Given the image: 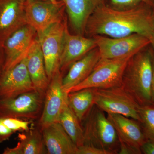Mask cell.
<instances>
[{
    "instance_id": "1",
    "label": "cell",
    "mask_w": 154,
    "mask_h": 154,
    "mask_svg": "<svg viewBox=\"0 0 154 154\" xmlns=\"http://www.w3.org/2000/svg\"><path fill=\"white\" fill-rule=\"evenodd\" d=\"M146 6L119 10L104 4L88 19L85 33L93 37L119 38L134 34L149 38L154 46V17Z\"/></svg>"
},
{
    "instance_id": "2",
    "label": "cell",
    "mask_w": 154,
    "mask_h": 154,
    "mask_svg": "<svg viewBox=\"0 0 154 154\" xmlns=\"http://www.w3.org/2000/svg\"><path fill=\"white\" fill-rule=\"evenodd\" d=\"M153 60L151 54L142 50L130 59L122 86L140 106L152 105Z\"/></svg>"
},
{
    "instance_id": "3",
    "label": "cell",
    "mask_w": 154,
    "mask_h": 154,
    "mask_svg": "<svg viewBox=\"0 0 154 154\" xmlns=\"http://www.w3.org/2000/svg\"><path fill=\"white\" fill-rule=\"evenodd\" d=\"M83 121L84 145L102 149L111 154H118V135L104 111L94 105Z\"/></svg>"
},
{
    "instance_id": "4",
    "label": "cell",
    "mask_w": 154,
    "mask_h": 154,
    "mask_svg": "<svg viewBox=\"0 0 154 154\" xmlns=\"http://www.w3.org/2000/svg\"><path fill=\"white\" fill-rule=\"evenodd\" d=\"M134 54L119 58H100L91 74L82 82L70 89L68 93L85 88H108L121 86L127 64Z\"/></svg>"
},
{
    "instance_id": "5",
    "label": "cell",
    "mask_w": 154,
    "mask_h": 154,
    "mask_svg": "<svg viewBox=\"0 0 154 154\" xmlns=\"http://www.w3.org/2000/svg\"><path fill=\"white\" fill-rule=\"evenodd\" d=\"M94 105L107 113H117L139 122L140 105L122 86L95 88Z\"/></svg>"
},
{
    "instance_id": "6",
    "label": "cell",
    "mask_w": 154,
    "mask_h": 154,
    "mask_svg": "<svg viewBox=\"0 0 154 154\" xmlns=\"http://www.w3.org/2000/svg\"><path fill=\"white\" fill-rule=\"evenodd\" d=\"M45 92L36 90L10 98H0V117L36 120L41 115Z\"/></svg>"
},
{
    "instance_id": "7",
    "label": "cell",
    "mask_w": 154,
    "mask_h": 154,
    "mask_svg": "<svg viewBox=\"0 0 154 154\" xmlns=\"http://www.w3.org/2000/svg\"><path fill=\"white\" fill-rule=\"evenodd\" d=\"M64 11V5L60 0L57 4L48 0H33L26 2L25 19L27 24L33 27L38 35L51 25L63 21L65 17Z\"/></svg>"
},
{
    "instance_id": "8",
    "label": "cell",
    "mask_w": 154,
    "mask_h": 154,
    "mask_svg": "<svg viewBox=\"0 0 154 154\" xmlns=\"http://www.w3.org/2000/svg\"><path fill=\"white\" fill-rule=\"evenodd\" d=\"M93 38L102 59L119 58L136 54L151 44L149 38L137 34L119 38L96 35Z\"/></svg>"
},
{
    "instance_id": "9",
    "label": "cell",
    "mask_w": 154,
    "mask_h": 154,
    "mask_svg": "<svg viewBox=\"0 0 154 154\" xmlns=\"http://www.w3.org/2000/svg\"><path fill=\"white\" fill-rule=\"evenodd\" d=\"M67 25V19L65 17L63 21L54 24L37 35L50 81L57 70L60 68L64 34Z\"/></svg>"
},
{
    "instance_id": "10",
    "label": "cell",
    "mask_w": 154,
    "mask_h": 154,
    "mask_svg": "<svg viewBox=\"0 0 154 154\" xmlns=\"http://www.w3.org/2000/svg\"><path fill=\"white\" fill-rule=\"evenodd\" d=\"M63 77L59 68L50 81L45 92L43 109L38 120V126L41 130L52 123L59 122L61 110L67 102L68 94L63 87Z\"/></svg>"
},
{
    "instance_id": "11",
    "label": "cell",
    "mask_w": 154,
    "mask_h": 154,
    "mask_svg": "<svg viewBox=\"0 0 154 154\" xmlns=\"http://www.w3.org/2000/svg\"><path fill=\"white\" fill-rule=\"evenodd\" d=\"M37 37L35 29L26 24L15 30L6 39L3 45L5 53L3 72L14 67L26 57Z\"/></svg>"
},
{
    "instance_id": "12",
    "label": "cell",
    "mask_w": 154,
    "mask_h": 154,
    "mask_svg": "<svg viewBox=\"0 0 154 154\" xmlns=\"http://www.w3.org/2000/svg\"><path fill=\"white\" fill-rule=\"evenodd\" d=\"M36 90L28 73L26 57L0 75V98H13Z\"/></svg>"
},
{
    "instance_id": "13",
    "label": "cell",
    "mask_w": 154,
    "mask_h": 154,
    "mask_svg": "<svg viewBox=\"0 0 154 154\" xmlns=\"http://www.w3.org/2000/svg\"><path fill=\"white\" fill-rule=\"evenodd\" d=\"M96 47L94 38H86L79 34L72 35L69 31L67 25L64 34L60 62V69L63 75L74 63Z\"/></svg>"
},
{
    "instance_id": "14",
    "label": "cell",
    "mask_w": 154,
    "mask_h": 154,
    "mask_svg": "<svg viewBox=\"0 0 154 154\" xmlns=\"http://www.w3.org/2000/svg\"><path fill=\"white\" fill-rule=\"evenodd\" d=\"M26 0H0V44L15 30L27 24Z\"/></svg>"
},
{
    "instance_id": "15",
    "label": "cell",
    "mask_w": 154,
    "mask_h": 154,
    "mask_svg": "<svg viewBox=\"0 0 154 154\" xmlns=\"http://www.w3.org/2000/svg\"><path fill=\"white\" fill-rule=\"evenodd\" d=\"M107 117L117 132L119 142L131 148L137 154L147 140L139 122L117 113H107Z\"/></svg>"
},
{
    "instance_id": "16",
    "label": "cell",
    "mask_w": 154,
    "mask_h": 154,
    "mask_svg": "<svg viewBox=\"0 0 154 154\" xmlns=\"http://www.w3.org/2000/svg\"><path fill=\"white\" fill-rule=\"evenodd\" d=\"M64 5L72 28L77 34L83 35L91 15L105 0H60Z\"/></svg>"
},
{
    "instance_id": "17",
    "label": "cell",
    "mask_w": 154,
    "mask_h": 154,
    "mask_svg": "<svg viewBox=\"0 0 154 154\" xmlns=\"http://www.w3.org/2000/svg\"><path fill=\"white\" fill-rule=\"evenodd\" d=\"M47 153L49 154H76L78 147L59 122L41 130Z\"/></svg>"
},
{
    "instance_id": "18",
    "label": "cell",
    "mask_w": 154,
    "mask_h": 154,
    "mask_svg": "<svg viewBox=\"0 0 154 154\" xmlns=\"http://www.w3.org/2000/svg\"><path fill=\"white\" fill-rule=\"evenodd\" d=\"M101 58L97 47L89 51L82 58L74 63L63 79V87L66 93L82 82L92 72Z\"/></svg>"
},
{
    "instance_id": "19",
    "label": "cell",
    "mask_w": 154,
    "mask_h": 154,
    "mask_svg": "<svg viewBox=\"0 0 154 154\" xmlns=\"http://www.w3.org/2000/svg\"><path fill=\"white\" fill-rule=\"evenodd\" d=\"M26 58L27 69L33 85L36 90L45 93L50 81L38 37L33 42Z\"/></svg>"
},
{
    "instance_id": "20",
    "label": "cell",
    "mask_w": 154,
    "mask_h": 154,
    "mask_svg": "<svg viewBox=\"0 0 154 154\" xmlns=\"http://www.w3.org/2000/svg\"><path fill=\"white\" fill-rule=\"evenodd\" d=\"M18 138L17 145L13 148H6L3 154L47 153L41 130L38 126L19 133Z\"/></svg>"
},
{
    "instance_id": "21",
    "label": "cell",
    "mask_w": 154,
    "mask_h": 154,
    "mask_svg": "<svg viewBox=\"0 0 154 154\" xmlns=\"http://www.w3.org/2000/svg\"><path fill=\"white\" fill-rule=\"evenodd\" d=\"M95 88H88L68 94L69 107L82 124L94 105Z\"/></svg>"
},
{
    "instance_id": "22",
    "label": "cell",
    "mask_w": 154,
    "mask_h": 154,
    "mask_svg": "<svg viewBox=\"0 0 154 154\" xmlns=\"http://www.w3.org/2000/svg\"><path fill=\"white\" fill-rule=\"evenodd\" d=\"M59 122L78 148L84 146V131L81 122L68 104H65L60 115Z\"/></svg>"
},
{
    "instance_id": "23",
    "label": "cell",
    "mask_w": 154,
    "mask_h": 154,
    "mask_svg": "<svg viewBox=\"0 0 154 154\" xmlns=\"http://www.w3.org/2000/svg\"><path fill=\"white\" fill-rule=\"evenodd\" d=\"M139 114V122L146 137L154 141V105L140 106Z\"/></svg>"
},
{
    "instance_id": "24",
    "label": "cell",
    "mask_w": 154,
    "mask_h": 154,
    "mask_svg": "<svg viewBox=\"0 0 154 154\" xmlns=\"http://www.w3.org/2000/svg\"><path fill=\"white\" fill-rule=\"evenodd\" d=\"M113 8L119 10H125L139 6L152 7L154 0H110Z\"/></svg>"
},
{
    "instance_id": "25",
    "label": "cell",
    "mask_w": 154,
    "mask_h": 154,
    "mask_svg": "<svg viewBox=\"0 0 154 154\" xmlns=\"http://www.w3.org/2000/svg\"><path fill=\"white\" fill-rule=\"evenodd\" d=\"M2 122L6 126L14 132L17 131H25L30 129L31 122L28 120L13 117H0Z\"/></svg>"
},
{
    "instance_id": "26",
    "label": "cell",
    "mask_w": 154,
    "mask_h": 154,
    "mask_svg": "<svg viewBox=\"0 0 154 154\" xmlns=\"http://www.w3.org/2000/svg\"><path fill=\"white\" fill-rule=\"evenodd\" d=\"M76 154H111L110 152L93 146L84 145L78 148Z\"/></svg>"
},
{
    "instance_id": "27",
    "label": "cell",
    "mask_w": 154,
    "mask_h": 154,
    "mask_svg": "<svg viewBox=\"0 0 154 154\" xmlns=\"http://www.w3.org/2000/svg\"><path fill=\"white\" fill-rule=\"evenodd\" d=\"M14 133L3 123L0 118V143L9 140Z\"/></svg>"
},
{
    "instance_id": "28",
    "label": "cell",
    "mask_w": 154,
    "mask_h": 154,
    "mask_svg": "<svg viewBox=\"0 0 154 154\" xmlns=\"http://www.w3.org/2000/svg\"><path fill=\"white\" fill-rule=\"evenodd\" d=\"M142 153L154 154V141L147 139L140 148Z\"/></svg>"
},
{
    "instance_id": "29",
    "label": "cell",
    "mask_w": 154,
    "mask_h": 154,
    "mask_svg": "<svg viewBox=\"0 0 154 154\" xmlns=\"http://www.w3.org/2000/svg\"><path fill=\"white\" fill-rule=\"evenodd\" d=\"M5 63V53L3 45L0 44V75L2 73Z\"/></svg>"
},
{
    "instance_id": "30",
    "label": "cell",
    "mask_w": 154,
    "mask_h": 154,
    "mask_svg": "<svg viewBox=\"0 0 154 154\" xmlns=\"http://www.w3.org/2000/svg\"><path fill=\"white\" fill-rule=\"evenodd\" d=\"M152 104L154 105V59L153 61V78L152 85Z\"/></svg>"
},
{
    "instance_id": "31",
    "label": "cell",
    "mask_w": 154,
    "mask_h": 154,
    "mask_svg": "<svg viewBox=\"0 0 154 154\" xmlns=\"http://www.w3.org/2000/svg\"><path fill=\"white\" fill-rule=\"evenodd\" d=\"M32 1H33V0H26V2H30ZM48 1L54 3V4H57V3H58L59 1H57V0H48Z\"/></svg>"
}]
</instances>
